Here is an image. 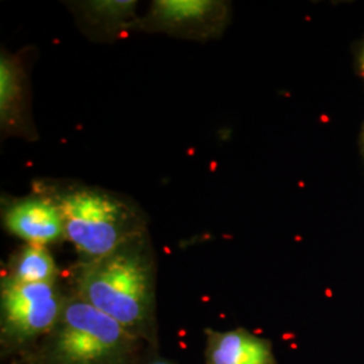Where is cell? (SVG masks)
Masks as SVG:
<instances>
[{"instance_id":"52a82bcc","label":"cell","mask_w":364,"mask_h":364,"mask_svg":"<svg viewBox=\"0 0 364 364\" xmlns=\"http://www.w3.org/2000/svg\"><path fill=\"white\" fill-rule=\"evenodd\" d=\"M27 72L21 58L1 52L0 57V124L7 135L34 136L28 111Z\"/></svg>"},{"instance_id":"277c9868","label":"cell","mask_w":364,"mask_h":364,"mask_svg":"<svg viewBox=\"0 0 364 364\" xmlns=\"http://www.w3.org/2000/svg\"><path fill=\"white\" fill-rule=\"evenodd\" d=\"M66 296L58 282L25 284L1 277L0 344L3 356H18L22 360L34 351L57 324Z\"/></svg>"},{"instance_id":"ba28073f","label":"cell","mask_w":364,"mask_h":364,"mask_svg":"<svg viewBox=\"0 0 364 364\" xmlns=\"http://www.w3.org/2000/svg\"><path fill=\"white\" fill-rule=\"evenodd\" d=\"M205 364H278L272 340L246 328L205 329Z\"/></svg>"},{"instance_id":"8992f818","label":"cell","mask_w":364,"mask_h":364,"mask_svg":"<svg viewBox=\"0 0 364 364\" xmlns=\"http://www.w3.org/2000/svg\"><path fill=\"white\" fill-rule=\"evenodd\" d=\"M3 225L7 232L22 239L27 245L48 247L66 240L61 209L43 189L9 204L3 212Z\"/></svg>"},{"instance_id":"8fae6325","label":"cell","mask_w":364,"mask_h":364,"mask_svg":"<svg viewBox=\"0 0 364 364\" xmlns=\"http://www.w3.org/2000/svg\"><path fill=\"white\" fill-rule=\"evenodd\" d=\"M142 364H176L173 363L169 359L162 358L158 353V348H149V351L144 356V363Z\"/></svg>"},{"instance_id":"9c48e42d","label":"cell","mask_w":364,"mask_h":364,"mask_svg":"<svg viewBox=\"0 0 364 364\" xmlns=\"http://www.w3.org/2000/svg\"><path fill=\"white\" fill-rule=\"evenodd\" d=\"M77 18L93 36L115 37L129 27H136V1L132 0H93L73 3Z\"/></svg>"},{"instance_id":"4fadbf2b","label":"cell","mask_w":364,"mask_h":364,"mask_svg":"<svg viewBox=\"0 0 364 364\" xmlns=\"http://www.w3.org/2000/svg\"><path fill=\"white\" fill-rule=\"evenodd\" d=\"M363 146H364V127H363Z\"/></svg>"},{"instance_id":"7a4b0ae2","label":"cell","mask_w":364,"mask_h":364,"mask_svg":"<svg viewBox=\"0 0 364 364\" xmlns=\"http://www.w3.org/2000/svg\"><path fill=\"white\" fill-rule=\"evenodd\" d=\"M149 346L81 299L66 296L52 332L22 364H142Z\"/></svg>"},{"instance_id":"5b68a950","label":"cell","mask_w":364,"mask_h":364,"mask_svg":"<svg viewBox=\"0 0 364 364\" xmlns=\"http://www.w3.org/2000/svg\"><path fill=\"white\" fill-rule=\"evenodd\" d=\"M231 19V6L219 0H156L136 27L178 38H218Z\"/></svg>"},{"instance_id":"3957f363","label":"cell","mask_w":364,"mask_h":364,"mask_svg":"<svg viewBox=\"0 0 364 364\" xmlns=\"http://www.w3.org/2000/svg\"><path fill=\"white\" fill-rule=\"evenodd\" d=\"M43 191L61 209L66 240L82 260L99 259L147 231L141 209L105 189L77 185Z\"/></svg>"},{"instance_id":"7c38bea8","label":"cell","mask_w":364,"mask_h":364,"mask_svg":"<svg viewBox=\"0 0 364 364\" xmlns=\"http://www.w3.org/2000/svg\"><path fill=\"white\" fill-rule=\"evenodd\" d=\"M358 70H359V75H360V78L364 84V42L359 50V54H358Z\"/></svg>"},{"instance_id":"30bf717a","label":"cell","mask_w":364,"mask_h":364,"mask_svg":"<svg viewBox=\"0 0 364 364\" xmlns=\"http://www.w3.org/2000/svg\"><path fill=\"white\" fill-rule=\"evenodd\" d=\"M60 270L52 252L45 246L25 245L15 251L7 264V277L25 284H57Z\"/></svg>"},{"instance_id":"6da1fadb","label":"cell","mask_w":364,"mask_h":364,"mask_svg":"<svg viewBox=\"0 0 364 364\" xmlns=\"http://www.w3.org/2000/svg\"><path fill=\"white\" fill-rule=\"evenodd\" d=\"M156 287V252L144 231L99 259L82 260L72 291L158 348Z\"/></svg>"}]
</instances>
